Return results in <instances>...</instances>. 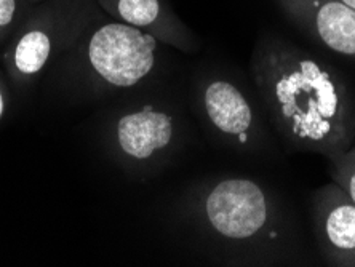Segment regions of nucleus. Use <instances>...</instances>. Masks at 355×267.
I'll use <instances>...</instances> for the list:
<instances>
[{"instance_id": "nucleus-1", "label": "nucleus", "mask_w": 355, "mask_h": 267, "mask_svg": "<svg viewBox=\"0 0 355 267\" xmlns=\"http://www.w3.org/2000/svg\"><path fill=\"white\" fill-rule=\"evenodd\" d=\"M254 78L270 117L296 148L341 155L355 144V103L336 71L284 40H268Z\"/></svg>"}, {"instance_id": "nucleus-2", "label": "nucleus", "mask_w": 355, "mask_h": 267, "mask_svg": "<svg viewBox=\"0 0 355 267\" xmlns=\"http://www.w3.org/2000/svg\"><path fill=\"white\" fill-rule=\"evenodd\" d=\"M157 39L127 23H107L88 44L92 66L116 87H133L153 71Z\"/></svg>"}, {"instance_id": "nucleus-3", "label": "nucleus", "mask_w": 355, "mask_h": 267, "mask_svg": "<svg viewBox=\"0 0 355 267\" xmlns=\"http://www.w3.org/2000/svg\"><path fill=\"white\" fill-rule=\"evenodd\" d=\"M205 213L218 234L234 240L254 239L272 219L263 187L243 178L221 181L213 187L205 200Z\"/></svg>"}, {"instance_id": "nucleus-4", "label": "nucleus", "mask_w": 355, "mask_h": 267, "mask_svg": "<svg viewBox=\"0 0 355 267\" xmlns=\"http://www.w3.org/2000/svg\"><path fill=\"white\" fill-rule=\"evenodd\" d=\"M318 245L333 266L355 267V203L335 181L312 200Z\"/></svg>"}, {"instance_id": "nucleus-5", "label": "nucleus", "mask_w": 355, "mask_h": 267, "mask_svg": "<svg viewBox=\"0 0 355 267\" xmlns=\"http://www.w3.org/2000/svg\"><path fill=\"white\" fill-rule=\"evenodd\" d=\"M297 26L328 50L355 58V8L343 0H279Z\"/></svg>"}, {"instance_id": "nucleus-6", "label": "nucleus", "mask_w": 355, "mask_h": 267, "mask_svg": "<svg viewBox=\"0 0 355 267\" xmlns=\"http://www.w3.org/2000/svg\"><path fill=\"white\" fill-rule=\"evenodd\" d=\"M117 136L125 154L138 160L149 159L170 144L173 138V119L168 114L146 106L119 120Z\"/></svg>"}, {"instance_id": "nucleus-7", "label": "nucleus", "mask_w": 355, "mask_h": 267, "mask_svg": "<svg viewBox=\"0 0 355 267\" xmlns=\"http://www.w3.org/2000/svg\"><path fill=\"white\" fill-rule=\"evenodd\" d=\"M203 103L208 117L219 132L237 136L240 143H247L253 128V109L236 85L224 80L210 83Z\"/></svg>"}, {"instance_id": "nucleus-8", "label": "nucleus", "mask_w": 355, "mask_h": 267, "mask_svg": "<svg viewBox=\"0 0 355 267\" xmlns=\"http://www.w3.org/2000/svg\"><path fill=\"white\" fill-rule=\"evenodd\" d=\"M106 7L133 28L148 31L155 39H164L171 44H181L186 34H182L181 24L171 19L160 0H103Z\"/></svg>"}, {"instance_id": "nucleus-9", "label": "nucleus", "mask_w": 355, "mask_h": 267, "mask_svg": "<svg viewBox=\"0 0 355 267\" xmlns=\"http://www.w3.org/2000/svg\"><path fill=\"white\" fill-rule=\"evenodd\" d=\"M50 50V35L42 29H31L18 40L15 50V64L24 74H34L44 67Z\"/></svg>"}, {"instance_id": "nucleus-10", "label": "nucleus", "mask_w": 355, "mask_h": 267, "mask_svg": "<svg viewBox=\"0 0 355 267\" xmlns=\"http://www.w3.org/2000/svg\"><path fill=\"white\" fill-rule=\"evenodd\" d=\"M331 162V180L351 197L355 203V144Z\"/></svg>"}, {"instance_id": "nucleus-11", "label": "nucleus", "mask_w": 355, "mask_h": 267, "mask_svg": "<svg viewBox=\"0 0 355 267\" xmlns=\"http://www.w3.org/2000/svg\"><path fill=\"white\" fill-rule=\"evenodd\" d=\"M17 13V0H0V28L12 24Z\"/></svg>"}, {"instance_id": "nucleus-12", "label": "nucleus", "mask_w": 355, "mask_h": 267, "mask_svg": "<svg viewBox=\"0 0 355 267\" xmlns=\"http://www.w3.org/2000/svg\"><path fill=\"white\" fill-rule=\"evenodd\" d=\"M344 3H347L349 7H352V8H355V0H343Z\"/></svg>"}, {"instance_id": "nucleus-13", "label": "nucleus", "mask_w": 355, "mask_h": 267, "mask_svg": "<svg viewBox=\"0 0 355 267\" xmlns=\"http://www.w3.org/2000/svg\"><path fill=\"white\" fill-rule=\"evenodd\" d=\"M2 112H3V101H2V95H0V117H2Z\"/></svg>"}]
</instances>
